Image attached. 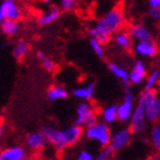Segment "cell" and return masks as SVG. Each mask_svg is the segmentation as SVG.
Masks as SVG:
<instances>
[{
  "mask_svg": "<svg viewBox=\"0 0 160 160\" xmlns=\"http://www.w3.org/2000/svg\"><path fill=\"white\" fill-rule=\"evenodd\" d=\"M27 150L22 146H12L0 151V160H24Z\"/></svg>",
  "mask_w": 160,
  "mask_h": 160,
  "instance_id": "cell-15",
  "label": "cell"
},
{
  "mask_svg": "<svg viewBox=\"0 0 160 160\" xmlns=\"http://www.w3.org/2000/svg\"><path fill=\"white\" fill-rule=\"evenodd\" d=\"M127 19L124 11L121 7L115 6L102 17H100L93 26L88 27L86 32L90 38L99 40L104 46L109 44L115 32L124 29Z\"/></svg>",
  "mask_w": 160,
  "mask_h": 160,
  "instance_id": "cell-1",
  "label": "cell"
},
{
  "mask_svg": "<svg viewBox=\"0 0 160 160\" xmlns=\"http://www.w3.org/2000/svg\"><path fill=\"white\" fill-rule=\"evenodd\" d=\"M0 30L7 37H13L20 32V22L17 20H2L0 22Z\"/></svg>",
  "mask_w": 160,
  "mask_h": 160,
  "instance_id": "cell-22",
  "label": "cell"
},
{
  "mask_svg": "<svg viewBox=\"0 0 160 160\" xmlns=\"http://www.w3.org/2000/svg\"><path fill=\"white\" fill-rule=\"evenodd\" d=\"M136 95L132 91H124L123 99L120 103L117 105V117L118 121L121 123H128L130 121V118L133 113V110Z\"/></svg>",
  "mask_w": 160,
  "mask_h": 160,
  "instance_id": "cell-4",
  "label": "cell"
},
{
  "mask_svg": "<svg viewBox=\"0 0 160 160\" xmlns=\"http://www.w3.org/2000/svg\"><path fill=\"white\" fill-rule=\"evenodd\" d=\"M128 32L130 34L131 38L137 42H147V40H153V34L148 28L147 25L143 22H132L129 25Z\"/></svg>",
  "mask_w": 160,
  "mask_h": 160,
  "instance_id": "cell-11",
  "label": "cell"
},
{
  "mask_svg": "<svg viewBox=\"0 0 160 160\" xmlns=\"http://www.w3.org/2000/svg\"><path fill=\"white\" fill-rule=\"evenodd\" d=\"M148 74V67L142 59H137L132 63L128 74V81L131 85L142 84Z\"/></svg>",
  "mask_w": 160,
  "mask_h": 160,
  "instance_id": "cell-9",
  "label": "cell"
},
{
  "mask_svg": "<svg viewBox=\"0 0 160 160\" xmlns=\"http://www.w3.org/2000/svg\"><path fill=\"white\" fill-rule=\"evenodd\" d=\"M112 150L109 147H103L98 152V155L94 156V160H110L112 157Z\"/></svg>",
  "mask_w": 160,
  "mask_h": 160,
  "instance_id": "cell-30",
  "label": "cell"
},
{
  "mask_svg": "<svg viewBox=\"0 0 160 160\" xmlns=\"http://www.w3.org/2000/svg\"><path fill=\"white\" fill-rule=\"evenodd\" d=\"M2 132H3V126H2V123L0 122V137H1Z\"/></svg>",
  "mask_w": 160,
  "mask_h": 160,
  "instance_id": "cell-36",
  "label": "cell"
},
{
  "mask_svg": "<svg viewBox=\"0 0 160 160\" xmlns=\"http://www.w3.org/2000/svg\"><path fill=\"white\" fill-rule=\"evenodd\" d=\"M29 52H30L29 43L26 39H24V38H20V39H18L16 43L13 44L11 53H12L13 58L16 59V61H22L29 54Z\"/></svg>",
  "mask_w": 160,
  "mask_h": 160,
  "instance_id": "cell-20",
  "label": "cell"
},
{
  "mask_svg": "<svg viewBox=\"0 0 160 160\" xmlns=\"http://www.w3.org/2000/svg\"><path fill=\"white\" fill-rule=\"evenodd\" d=\"M43 3H45V5H49V3H52L54 1V0H40Z\"/></svg>",
  "mask_w": 160,
  "mask_h": 160,
  "instance_id": "cell-35",
  "label": "cell"
},
{
  "mask_svg": "<svg viewBox=\"0 0 160 160\" xmlns=\"http://www.w3.org/2000/svg\"><path fill=\"white\" fill-rule=\"evenodd\" d=\"M90 46H91L92 51L95 54L96 56L99 57L100 59H104L107 56V53H105V47H104L103 44H101L99 40L93 39V38H90Z\"/></svg>",
  "mask_w": 160,
  "mask_h": 160,
  "instance_id": "cell-27",
  "label": "cell"
},
{
  "mask_svg": "<svg viewBox=\"0 0 160 160\" xmlns=\"http://www.w3.org/2000/svg\"><path fill=\"white\" fill-rule=\"evenodd\" d=\"M160 83V68H152L148 72L143 82L144 90H155Z\"/></svg>",
  "mask_w": 160,
  "mask_h": 160,
  "instance_id": "cell-23",
  "label": "cell"
},
{
  "mask_svg": "<svg viewBox=\"0 0 160 160\" xmlns=\"http://www.w3.org/2000/svg\"><path fill=\"white\" fill-rule=\"evenodd\" d=\"M76 160H94V155L91 151H88V150H86V149L81 150L78 153Z\"/></svg>",
  "mask_w": 160,
  "mask_h": 160,
  "instance_id": "cell-31",
  "label": "cell"
},
{
  "mask_svg": "<svg viewBox=\"0 0 160 160\" xmlns=\"http://www.w3.org/2000/svg\"><path fill=\"white\" fill-rule=\"evenodd\" d=\"M148 13L152 20H160V0H148Z\"/></svg>",
  "mask_w": 160,
  "mask_h": 160,
  "instance_id": "cell-26",
  "label": "cell"
},
{
  "mask_svg": "<svg viewBox=\"0 0 160 160\" xmlns=\"http://www.w3.org/2000/svg\"><path fill=\"white\" fill-rule=\"evenodd\" d=\"M158 63H159V65H160V53H159V61H158Z\"/></svg>",
  "mask_w": 160,
  "mask_h": 160,
  "instance_id": "cell-38",
  "label": "cell"
},
{
  "mask_svg": "<svg viewBox=\"0 0 160 160\" xmlns=\"http://www.w3.org/2000/svg\"><path fill=\"white\" fill-rule=\"evenodd\" d=\"M100 118L102 122H104L108 126L117 122V104H109L107 107H104L100 112Z\"/></svg>",
  "mask_w": 160,
  "mask_h": 160,
  "instance_id": "cell-21",
  "label": "cell"
},
{
  "mask_svg": "<svg viewBox=\"0 0 160 160\" xmlns=\"http://www.w3.org/2000/svg\"><path fill=\"white\" fill-rule=\"evenodd\" d=\"M134 54L141 58H155L159 55V46L153 40H147V42H137L132 46Z\"/></svg>",
  "mask_w": 160,
  "mask_h": 160,
  "instance_id": "cell-10",
  "label": "cell"
},
{
  "mask_svg": "<svg viewBox=\"0 0 160 160\" xmlns=\"http://www.w3.org/2000/svg\"><path fill=\"white\" fill-rule=\"evenodd\" d=\"M40 63H42V66L44 67V69H46L47 72H55L57 68L56 62L54 61L53 58H51V57L46 56Z\"/></svg>",
  "mask_w": 160,
  "mask_h": 160,
  "instance_id": "cell-29",
  "label": "cell"
},
{
  "mask_svg": "<svg viewBox=\"0 0 160 160\" xmlns=\"http://www.w3.org/2000/svg\"><path fill=\"white\" fill-rule=\"evenodd\" d=\"M111 134L112 131L110 129V126L102 121H98L94 124L84 128V137L90 141L96 142L102 148L109 146Z\"/></svg>",
  "mask_w": 160,
  "mask_h": 160,
  "instance_id": "cell-2",
  "label": "cell"
},
{
  "mask_svg": "<svg viewBox=\"0 0 160 160\" xmlns=\"http://www.w3.org/2000/svg\"><path fill=\"white\" fill-rule=\"evenodd\" d=\"M94 93H95V85L92 82L78 85L72 90V95L81 102H91Z\"/></svg>",
  "mask_w": 160,
  "mask_h": 160,
  "instance_id": "cell-12",
  "label": "cell"
},
{
  "mask_svg": "<svg viewBox=\"0 0 160 160\" xmlns=\"http://www.w3.org/2000/svg\"><path fill=\"white\" fill-rule=\"evenodd\" d=\"M148 160H160L159 153H152L148 157Z\"/></svg>",
  "mask_w": 160,
  "mask_h": 160,
  "instance_id": "cell-34",
  "label": "cell"
},
{
  "mask_svg": "<svg viewBox=\"0 0 160 160\" xmlns=\"http://www.w3.org/2000/svg\"><path fill=\"white\" fill-rule=\"evenodd\" d=\"M61 15H62V10L59 9L58 6H55V5L49 6V8L47 10L44 11L43 13H40L39 16L37 17L38 26L44 27V26H48V25H52L61 17Z\"/></svg>",
  "mask_w": 160,
  "mask_h": 160,
  "instance_id": "cell-13",
  "label": "cell"
},
{
  "mask_svg": "<svg viewBox=\"0 0 160 160\" xmlns=\"http://www.w3.org/2000/svg\"><path fill=\"white\" fill-rule=\"evenodd\" d=\"M42 133L45 137L47 143H49L57 151H63L67 147L66 140H65L64 132L61 129H57L53 126H45L42 129Z\"/></svg>",
  "mask_w": 160,
  "mask_h": 160,
  "instance_id": "cell-5",
  "label": "cell"
},
{
  "mask_svg": "<svg viewBox=\"0 0 160 160\" xmlns=\"http://www.w3.org/2000/svg\"><path fill=\"white\" fill-rule=\"evenodd\" d=\"M0 151H1V150H0Z\"/></svg>",
  "mask_w": 160,
  "mask_h": 160,
  "instance_id": "cell-39",
  "label": "cell"
},
{
  "mask_svg": "<svg viewBox=\"0 0 160 160\" xmlns=\"http://www.w3.org/2000/svg\"><path fill=\"white\" fill-rule=\"evenodd\" d=\"M22 18V10L16 0H2L0 2V22L2 20H17Z\"/></svg>",
  "mask_w": 160,
  "mask_h": 160,
  "instance_id": "cell-7",
  "label": "cell"
},
{
  "mask_svg": "<svg viewBox=\"0 0 160 160\" xmlns=\"http://www.w3.org/2000/svg\"><path fill=\"white\" fill-rule=\"evenodd\" d=\"M46 141L45 137L42 133V131H34L30 132L29 134H27L26 137V144L27 147L29 148L32 151H40L45 148Z\"/></svg>",
  "mask_w": 160,
  "mask_h": 160,
  "instance_id": "cell-17",
  "label": "cell"
},
{
  "mask_svg": "<svg viewBox=\"0 0 160 160\" xmlns=\"http://www.w3.org/2000/svg\"><path fill=\"white\" fill-rule=\"evenodd\" d=\"M122 83V88H123V90L124 91H130L131 90V84H130V82L129 81H124V82H121Z\"/></svg>",
  "mask_w": 160,
  "mask_h": 160,
  "instance_id": "cell-32",
  "label": "cell"
},
{
  "mask_svg": "<svg viewBox=\"0 0 160 160\" xmlns=\"http://www.w3.org/2000/svg\"><path fill=\"white\" fill-rule=\"evenodd\" d=\"M46 57V55H45V53H43V52H40V51H38L37 53H36V58L38 59L39 62H42L44 58Z\"/></svg>",
  "mask_w": 160,
  "mask_h": 160,
  "instance_id": "cell-33",
  "label": "cell"
},
{
  "mask_svg": "<svg viewBox=\"0 0 160 160\" xmlns=\"http://www.w3.org/2000/svg\"><path fill=\"white\" fill-rule=\"evenodd\" d=\"M150 144H151L152 149L155 150L157 153L160 152V124L155 123L152 128L150 129L149 134Z\"/></svg>",
  "mask_w": 160,
  "mask_h": 160,
  "instance_id": "cell-25",
  "label": "cell"
},
{
  "mask_svg": "<svg viewBox=\"0 0 160 160\" xmlns=\"http://www.w3.org/2000/svg\"><path fill=\"white\" fill-rule=\"evenodd\" d=\"M129 127L132 134H141L143 133L148 126V121L144 114V108L142 105H139L136 103L133 113L131 115L130 121H129Z\"/></svg>",
  "mask_w": 160,
  "mask_h": 160,
  "instance_id": "cell-6",
  "label": "cell"
},
{
  "mask_svg": "<svg viewBox=\"0 0 160 160\" xmlns=\"http://www.w3.org/2000/svg\"><path fill=\"white\" fill-rule=\"evenodd\" d=\"M132 139V132L129 128H121L112 132L108 147L112 150V152H118L130 143Z\"/></svg>",
  "mask_w": 160,
  "mask_h": 160,
  "instance_id": "cell-8",
  "label": "cell"
},
{
  "mask_svg": "<svg viewBox=\"0 0 160 160\" xmlns=\"http://www.w3.org/2000/svg\"><path fill=\"white\" fill-rule=\"evenodd\" d=\"M108 68H109L110 73L117 78L119 81L121 82H124V81H128V74H129V69H127L126 67L121 66L120 64H118V63H109L108 65Z\"/></svg>",
  "mask_w": 160,
  "mask_h": 160,
  "instance_id": "cell-24",
  "label": "cell"
},
{
  "mask_svg": "<svg viewBox=\"0 0 160 160\" xmlns=\"http://www.w3.org/2000/svg\"><path fill=\"white\" fill-rule=\"evenodd\" d=\"M63 132H64L67 147H71V146L76 144L82 139V137L84 136V128L74 123L72 126L63 129Z\"/></svg>",
  "mask_w": 160,
  "mask_h": 160,
  "instance_id": "cell-14",
  "label": "cell"
},
{
  "mask_svg": "<svg viewBox=\"0 0 160 160\" xmlns=\"http://www.w3.org/2000/svg\"><path fill=\"white\" fill-rule=\"evenodd\" d=\"M144 114L148 123H157L160 120V98H153L144 107Z\"/></svg>",
  "mask_w": 160,
  "mask_h": 160,
  "instance_id": "cell-18",
  "label": "cell"
},
{
  "mask_svg": "<svg viewBox=\"0 0 160 160\" xmlns=\"http://www.w3.org/2000/svg\"><path fill=\"white\" fill-rule=\"evenodd\" d=\"M99 121L95 108L91 102H80L75 110V124L83 128L94 124Z\"/></svg>",
  "mask_w": 160,
  "mask_h": 160,
  "instance_id": "cell-3",
  "label": "cell"
},
{
  "mask_svg": "<svg viewBox=\"0 0 160 160\" xmlns=\"http://www.w3.org/2000/svg\"><path fill=\"white\" fill-rule=\"evenodd\" d=\"M80 0H58V7L63 12H71L78 8Z\"/></svg>",
  "mask_w": 160,
  "mask_h": 160,
  "instance_id": "cell-28",
  "label": "cell"
},
{
  "mask_svg": "<svg viewBox=\"0 0 160 160\" xmlns=\"http://www.w3.org/2000/svg\"><path fill=\"white\" fill-rule=\"evenodd\" d=\"M24 160H34V159H32V158H28V157H26Z\"/></svg>",
  "mask_w": 160,
  "mask_h": 160,
  "instance_id": "cell-37",
  "label": "cell"
},
{
  "mask_svg": "<svg viewBox=\"0 0 160 160\" xmlns=\"http://www.w3.org/2000/svg\"><path fill=\"white\" fill-rule=\"evenodd\" d=\"M111 40L117 47H119L122 51H130L133 46V39L131 38L130 34L127 29H122L120 32H115Z\"/></svg>",
  "mask_w": 160,
  "mask_h": 160,
  "instance_id": "cell-16",
  "label": "cell"
},
{
  "mask_svg": "<svg viewBox=\"0 0 160 160\" xmlns=\"http://www.w3.org/2000/svg\"><path fill=\"white\" fill-rule=\"evenodd\" d=\"M69 95V92L64 85L61 84H53L47 88L46 98L49 102H57L62 100H66Z\"/></svg>",
  "mask_w": 160,
  "mask_h": 160,
  "instance_id": "cell-19",
  "label": "cell"
}]
</instances>
